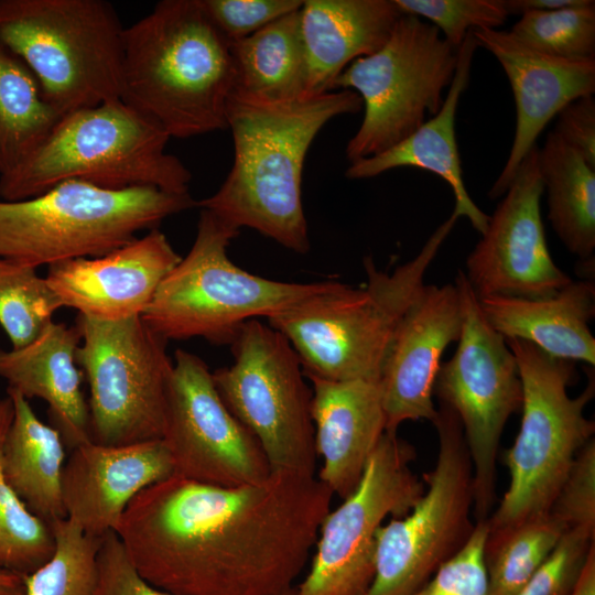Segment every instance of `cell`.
<instances>
[{
	"label": "cell",
	"mask_w": 595,
	"mask_h": 595,
	"mask_svg": "<svg viewBox=\"0 0 595 595\" xmlns=\"http://www.w3.org/2000/svg\"><path fill=\"white\" fill-rule=\"evenodd\" d=\"M566 526L551 511L488 537V595H516L556 545Z\"/></svg>",
	"instance_id": "31"
},
{
	"label": "cell",
	"mask_w": 595,
	"mask_h": 595,
	"mask_svg": "<svg viewBox=\"0 0 595 595\" xmlns=\"http://www.w3.org/2000/svg\"><path fill=\"white\" fill-rule=\"evenodd\" d=\"M299 11L230 42L235 89L271 100L307 97L309 66Z\"/></svg>",
	"instance_id": "28"
},
{
	"label": "cell",
	"mask_w": 595,
	"mask_h": 595,
	"mask_svg": "<svg viewBox=\"0 0 595 595\" xmlns=\"http://www.w3.org/2000/svg\"><path fill=\"white\" fill-rule=\"evenodd\" d=\"M230 345L234 363L213 372L224 403L256 437L271 472L315 476L312 390L293 346L258 320L241 325Z\"/></svg>",
	"instance_id": "11"
},
{
	"label": "cell",
	"mask_w": 595,
	"mask_h": 595,
	"mask_svg": "<svg viewBox=\"0 0 595 595\" xmlns=\"http://www.w3.org/2000/svg\"><path fill=\"white\" fill-rule=\"evenodd\" d=\"M196 203L190 193L64 181L32 198L0 201V259L37 269L100 257Z\"/></svg>",
	"instance_id": "6"
},
{
	"label": "cell",
	"mask_w": 595,
	"mask_h": 595,
	"mask_svg": "<svg viewBox=\"0 0 595 595\" xmlns=\"http://www.w3.org/2000/svg\"><path fill=\"white\" fill-rule=\"evenodd\" d=\"M479 47L469 31L457 50V64L448 91L439 112L419 129L390 149L350 163L345 172L350 180L378 176L397 167H418L439 175L452 188L455 197L453 213L465 217L480 235L489 216L472 199L463 180V170L455 136V117L459 98L468 86L472 61Z\"/></svg>",
	"instance_id": "24"
},
{
	"label": "cell",
	"mask_w": 595,
	"mask_h": 595,
	"mask_svg": "<svg viewBox=\"0 0 595 595\" xmlns=\"http://www.w3.org/2000/svg\"><path fill=\"white\" fill-rule=\"evenodd\" d=\"M506 340L521 378L522 418L502 456L510 482L487 519L488 537L549 512L577 453L595 431L594 421L584 414L595 393L594 376L572 398L567 389L577 377L576 363L550 356L526 340Z\"/></svg>",
	"instance_id": "7"
},
{
	"label": "cell",
	"mask_w": 595,
	"mask_h": 595,
	"mask_svg": "<svg viewBox=\"0 0 595 595\" xmlns=\"http://www.w3.org/2000/svg\"><path fill=\"white\" fill-rule=\"evenodd\" d=\"M123 29L105 0H0V41L61 117L120 99Z\"/></svg>",
	"instance_id": "9"
},
{
	"label": "cell",
	"mask_w": 595,
	"mask_h": 595,
	"mask_svg": "<svg viewBox=\"0 0 595 595\" xmlns=\"http://www.w3.org/2000/svg\"><path fill=\"white\" fill-rule=\"evenodd\" d=\"M13 416V402L0 400V567L28 575L55 550L51 526L32 513L8 484L2 468L3 445Z\"/></svg>",
	"instance_id": "32"
},
{
	"label": "cell",
	"mask_w": 595,
	"mask_h": 595,
	"mask_svg": "<svg viewBox=\"0 0 595 595\" xmlns=\"http://www.w3.org/2000/svg\"><path fill=\"white\" fill-rule=\"evenodd\" d=\"M24 575L0 567V595H23Z\"/></svg>",
	"instance_id": "45"
},
{
	"label": "cell",
	"mask_w": 595,
	"mask_h": 595,
	"mask_svg": "<svg viewBox=\"0 0 595 595\" xmlns=\"http://www.w3.org/2000/svg\"><path fill=\"white\" fill-rule=\"evenodd\" d=\"M595 530L567 529L516 595H571L594 547Z\"/></svg>",
	"instance_id": "37"
},
{
	"label": "cell",
	"mask_w": 595,
	"mask_h": 595,
	"mask_svg": "<svg viewBox=\"0 0 595 595\" xmlns=\"http://www.w3.org/2000/svg\"><path fill=\"white\" fill-rule=\"evenodd\" d=\"M60 119L29 66L0 41V175L32 154Z\"/></svg>",
	"instance_id": "30"
},
{
	"label": "cell",
	"mask_w": 595,
	"mask_h": 595,
	"mask_svg": "<svg viewBox=\"0 0 595 595\" xmlns=\"http://www.w3.org/2000/svg\"><path fill=\"white\" fill-rule=\"evenodd\" d=\"M576 0H502L508 15H522L532 11H548L575 3Z\"/></svg>",
	"instance_id": "43"
},
{
	"label": "cell",
	"mask_w": 595,
	"mask_h": 595,
	"mask_svg": "<svg viewBox=\"0 0 595 595\" xmlns=\"http://www.w3.org/2000/svg\"><path fill=\"white\" fill-rule=\"evenodd\" d=\"M306 377L312 383L315 448L323 459L318 480L345 499L358 486L386 432L380 385L365 379Z\"/></svg>",
	"instance_id": "22"
},
{
	"label": "cell",
	"mask_w": 595,
	"mask_h": 595,
	"mask_svg": "<svg viewBox=\"0 0 595 595\" xmlns=\"http://www.w3.org/2000/svg\"><path fill=\"white\" fill-rule=\"evenodd\" d=\"M174 474L162 439L126 445L84 442L66 459L62 495L66 518L86 534L116 532L132 499Z\"/></svg>",
	"instance_id": "21"
},
{
	"label": "cell",
	"mask_w": 595,
	"mask_h": 595,
	"mask_svg": "<svg viewBox=\"0 0 595 595\" xmlns=\"http://www.w3.org/2000/svg\"><path fill=\"white\" fill-rule=\"evenodd\" d=\"M539 169L553 230L582 262L594 261L595 169L553 130L539 148Z\"/></svg>",
	"instance_id": "29"
},
{
	"label": "cell",
	"mask_w": 595,
	"mask_h": 595,
	"mask_svg": "<svg viewBox=\"0 0 595 595\" xmlns=\"http://www.w3.org/2000/svg\"><path fill=\"white\" fill-rule=\"evenodd\" d=\"M461 329L455 284H425L401 318L382 365L386 431L397 432L405 421L435 420L434 381L444 350L457 342Z\"/></svg>",
	"instance_id": "18"
},
{
	"label": "cell",
	"mask_w": 595,
	"mask_h": 595,
	"mask_svg": "<svg viewBox=\"0 0 595 595\" xmlns=\"http://www.w3.org/2000/svg\"><path fill=\"white\" fill-rule=\"evenodd\" d=\"M487 536V520L475 522V528L463 549L411 595H488L485 563Z\"/></svg>",
	"instance_id": "38"
},
{
	"label": "cell",
	"mask_w": 595,
	"mask_h": 595,
	"mask_svg": "<svg viewBox=\"0 0 595 595\" xmlns=\"http://www.w3.org/2000/svg\"><path fill=\"white\" fill-rule=\"evenodd\" d=\"M553 131L595 169V98L580 97L559 113Z\"/></svg>",
	"instance_id": "42"
},
{
	"label": "cell",
	"mask_w": 595,
	"mask_h": 595,
	"mask_svg": "<svg viewBox=\"0 0 595 595\" xmlns=\"http://www.w3.org/2000/svg\"><path fill=\"white\" fill-rule=\"evenodd\" d=\"M550 511L567 529L595 530V441L589 440L577 453Z\"/></svg>",
	"instance_id": "39"
},
{
	"label": "cell",
	"mask_w": 595,
	"mask_h": 595,
	"mask_svg": "<svg viewBox=\"0 0 595 595\" xmlns=\"http://www.w3.org/2000/svg\"><path fill=\"white\" fill-rule=\"evenodd\" d=\"M334 494L271 472L221 487L172 475L139 493L116 530L139 574L176 595H281L304 570Z\"/></svg>",
	"instance_id": "1"
},
{
	"label": "cell",
	"mask_w": 595,
	"mask_h": 595,
	"mask_svg": "<svg viewBox=\"0 0 595 595\" xmlns=\"http://www.w3.org/2000/svg\"><path fill=\"white\" fill-rule=\"evenodd\" d=\"M478 46L505 71L516 102V131L508 159L488 195L502 196L545 126L573 100L594 95L595 61H569L537 51L510 31L472 30Z\"/></svg>",
	"instance_id": "20"
},
{
	"label": "cell",
	"mask_w": 595,
	"mask_h": 595,
	"mask_svg": "<svg viewBox=\"0 0 595 595\" xmlns=\"http://www.w3.org/2000/svg\"><path fill=\"white\" fill-rule=\"evenodd\" d=\"M414 447L386 431L356 489L324 518L311 567L296 595H365L375 573L377 532L404 517L425 491L411 470Z\"/></svg>",
	"instance_id": "15"
},
{
	"label": "cell",
	"mask_w": 595,
	"mask_h": 595,
	"mask_svg": "<svg viewBox=\"0 0 595 595\" xmlns=\"http://www.w3.org/2000/svg\"><path fill=\"white\" fill-rule=\"evenodd\" d=\"M76 326V360L89 386L90 441L126 445L162 439L173 369L167 342L141 316L106 322L78 315Z\"/></svg>",
	"instance_id": "14"
},
{
	"label": "cell",
	"mask_w": 595,
	"mask_h": 595,
	"mask_svg": "<svg viewBox=\"0 0 595 595\" xmlns=\"http://www.w3.org/2000/svg\"><path fill=\"white\" fill-rule=\"evenodd\" d=\"M13 416L2 453L4 477L29 510L48 524L66 518L62 477L66 462L60 432L35 414L29 400L8 390Z\"/></svg>",
	"instance_id": "27"
},
{
	"label": "cell",
	"mask_w": 595,
	"mask_h": 595,
	"mask_svg": "<svg viewBox=\"0 0 595 595\" xmlns=\"http://www.w3.org/2000/svg\"><path fill=\"white\" fill-rule=\"evenodd\" d=\"M181 257L158 228L104 256L48 266L46 281L63 306L106 322L141 316Z\"/></svg>",
	"instance_id": "19"
},
{
	"label": "cell",
	"mask_w": 595,
	"mask_h": 595,
	"mask_svg": "<svg viewBox=\"0 0 595 595\" xmlns=\"http://www.w3.org/2000/svg\"><path fill=\"white\" fill-rule=\"evenodd\" d=\"M281 595H296V587H292L291 589H289L288 592L281 594Z\"/></svg>",
	"instance_id": "46"
},
{
	"label": "cell",
	"mask_w": 595,
	"mask_h": 595,
	"mask_svg": "<svg viewBox=\"0 0 595 595\" xmlns=\"http://www.w3.org/2000/svg\"><path fill=\"white\" fill-rule=\"evenodd\" d=\"M80 343L77 326L51 322L29 345L0 349V378L26 400L46 402L51 425L66 447L90 441L89 409L76 360Z\"/></svg>",
	"instance_id": "23"
},
{
	"label": "cell",
	"mask_w": 595,
	"mask_h": 595,
	"mask_svg": "<svg viewBox=\"0 0 595 595\" xmlns=\"http://www.w3.org/2000/svg\"><path fill=\"white\" fill-rule=\"evenodd\" d=\"M299 14L307 96H317L332 91L351 62L380 50L402 13L393 0H304Z\"/></svg>",
	"instance_id": "25"
},
{
	"label": "cell",
	"mask_w": 595,
	"mask_h": 595,
	"mask_svg": "<svg viewBox=\"0 0 595 595\" xmlns=\"http://www.w3.org/2000/svg\"><path fill=\"white\" fill-rule=\"evenodd\" d=\"M489 324L506 339L529 342L550 356L595 365V284L572 280L556 293L539 299H478Z\"/></svg>",
	"instance_id": "26"
},
{
	"label": "cell",
	"mask_w": 595,
	"mask_h": 595,
	"mask_svg": "<svg viewBox=\"0 0 595 595\" xmlns=\"http://www.w3.org/2000/svg\"><path fill=\"white\" fill-rule=\"evenodd\" d=\"M402 14L425 18L458 50L475 29H496L507 20L502 0H393Z\"/></svg>",
	"instance_id": "36"
},
{
	"label": "cell",
	"mask_w": 595,
	"mask_h": 595,
	"mask_svg": "<svg viewBox=\"0 0 595 595\" xmlns=\"http://www.w3.org/2000/svg\"><path fill=\"white\" fill-rule=\"evenodd\" d=\"M63 303L36 268L0 259V325L12 349L32 343Z\"/></svg>",
	"instance_id": "34"
},
{
	"label": "cell",
	"mask_w": 595,
	"mask_h": 595,
	"mask_svg": "<svg viewBox=\"0 0 595 595\" xmlns=\"http://www.w3.org/2000/svg\"><path fill=\"white\" fill-rule=\"evenodd\" d=\"M50 526L54 553L43 565L24 575L23 595H93L101 539L86 534L67 518Z\"/></svg>",
	"instance_id": "33"
},
{
	"label": "cell",
	"mask_w": 595,
	"mask_h": 595,
	"mask_svg": "<svg viewBox=\"0 0 595 595\" xmlns=\"http://www.w3.org/2000/svg\"><path fill=\"white\" fill-rule=\"evenodd\" d=\"M170 137L121 99L68 112L19 166L0 175V197H35L69 180L109 190L150 186L188 194L190 170L165 151Z\"/></svg>",
	"instance_id": "5"
},
{
	"label": "cell",
	"mask_w": 595,
	"mask_h": 595,
	"mask_svg": "<svg viewBox=\"0 0 595 595\" xmlns=\"http://www.w3.org/2000/svg\"><path fill=\"white\" fill-rule=\"evenodd\" d=\"M0 400H1V398H0Z\"/></svg>",
	"instance_id": "47"
},
{
	"label": "cell",
	"mask_w": 595,
	"mask_h": 595,
	"mask_svg": "<svg viewBox=\"0 0 595 595\" xmlns=\"http://www.w3.org/2000/svg\"><path fill=\"white\" fill-rule=\"evenodd\" d=\"M542 193L534 145L467 256L464 274L478 299L547 298L573 280L550 255L541 217Z\"/></svg>",
	"instance_id": "17"
},
{
	"label": "cell",
	"mask_w": 595,
	"mask_h": 595,
	"mask_svg": "<svg viewBox=\"0 0 595 595\" xmlns=\"http://www.w3.org/2000/svg\"><path fill=\"white\" fill-rule=\"evenodd\" d=\"M221 34L235 42L301 9L302 0H201Z\"/></svg>",
	"instance_id": "40"
},
{
	"label": "cell",
	"mask_w": 595,
	"mask_h": 595,
	"mask_svg": "<svg viewBox=\"0 0 595 595\" xmlns=\"http://www.w3.org/2000/svg\"><path fill=\"white\" fill-rule=\"evenodd\" d=\"M457 219L452 212L419 253L391 273L367 257L363 286L334 281L327 291L268 318L293 346L305 376L379 381L394 332Z\"/></svg>",
	"instance_id": "4"
},
{
	"label": "cell",
	"mask_w": 595,
	"mask_h": 595,
	"mask_svg": "<svg viewBox=\"0 0 595 595\" xmlns=\"http://www.w3.org/2000/svg\"><path fill=\"white\" fill-rule=\"evenodd\" d=\"M93 595H176L145 581L133 566L116 532L101 538Z\"/></svg>",
	"instance_id": "41"
},
{
	"label": "cell",
	"mask_w": 595,
	"mask_h": 595,
	"mask_svg": "<svg viewBox=\"0 0 595 595\" xmlns=\"http://www.w3.org/2000/svg\"><path fill=\"white\" fill-rule=\"evenodd\" d=\"M230 42L201 0H162L122 33L120 99L170 138L227 129Z\"/></svg>",
	"instance_id": "3"
},
{
	"label": "cell",
	"mask_w": 595,
	"mask_h": 595,
	"mask_svg": "<svg viewBox=\"0 0 595 595\" xmlns=\"http://www.w3.org/2000/svg\"><path fill=\"white\" fill-rule=\"evenodd\" d=\"M361 108L359 95L348 89L294 100H271L234 89L226 108L234 140L232 166L217 192L196 207L238 230L248 227L296 253L309 252L302 204L307 151L329 120Z\"/></svg>",
	"instance_id": "2"
},
{
	"label": "cell",
	"mask_w": 595,
	"mask_h": 595,
	"mask_svg": "<svg viewBox=\"0 0 595 595\" xmlns=\"http://www.w3.org/2000/svg\"><path fill=\"white\" fill-rule=\"evenodd\" d=\"M162 440L173 475L188 480L237 487L271 474L260 444L220 398L213 372L183 349L174 355Z\"/></svg>",
	"instance_id": "16"
},
{
	"label": "cell",
	"mask_w": 595,
	"mask_h": 595,
	"mask_svg": "<svg viewBox=\"0 0 595 595\" xmlns=\"http://www.w3.org/2000/svg\"><path fill=\"white\" fill-rule=\"evenodd\" d=\"M457 50L436 26L401 14L386 44L351 62L334 89L357 93L361 125L346 147L351 162L377 155L408 138L441 109L454 77Z\"/></svg>",
	"instance_id": "10"
},
{
	"label": "cell",
	"mask_w": 595,
	"mask_h": 595,
	"mask_svg": "<svg viewBox=\"0 0 595 595\" xmlns=\"http://www.w3.org/2000/svg\"><path fill=\"white\" fill-rule=\"evenodd\" d=\"M511 34L544 54L569 61H595V1L527 12Z\"/></svg>",
	"instance_id": "35"
},
{
	"label": "cell",
	"mask_w": 595,
	"mask_h": 595,
	"mask_svg": "<svg viewBox=\"0 0 595 595\" xmlns=\"http://www.w3.org/2000/svg\"><path fill=\"white\" fill-rule=\"evenodd\" d=\"M432 423L436 464L423 475L425 491L410 512L379 528L375 573L365 595L416 592L463 549L475 528L473 467L462 424L444 404Z\"/></svg>",
	"instance_id": "13"
},
{
	"label": "cell",
	"mask_w": 595,
	"mask_h": 595,
	"mask_svg": "<svg viewBox=\"0 0 595 595\" xmlns=\"http://www.w3.org/2000/svg\"><path fill=\"white\" fill-rule=\"evenodd\" d=\"M571 595H595V549L591 552Z\"/></svg>",
	"instance_id": "44"
},
{
	"label": "cell",
	"mask_w": 595,
	"mask_h": 595,
	"mask_svg": "<svg viewBox=\"0 0 595 595\" xmlns=\"http://www.w3.org/2000/svg\"><path fill=\"white\" fill-rule=\"evenodd\" d=\"M462 307L457 347L441 363L433 394L457 415L473 467V518L486 521L496 502V459L509 416L521 408L515 354L485 317L463 270L454 282Z\"/></svg>",
	"instance_id": "12"
},
{
	"label": "cell",
	"mask_w": 595,
	"mask_h": 595,
	"mask_svg": "<svg viewBox=\"0 0 595 595\" xmlns=\"http://www.w3.org/2000/svg\"><path fill=\"white\" fill-rule=\"evenodd\" d=\"M238 234L201 209L192 248L162 280L141 315L153 332L166 342L202 337L230 344L246 322L268 320L333 285L334 281L282 282L247 272L227 253Z\"/></svg>",
	"instance_id": "8"
}]
</instances>
